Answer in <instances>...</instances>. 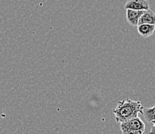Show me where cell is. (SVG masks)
<instances>
[{
	"label": "cell",
	"mask_w": 155,
	"mask_h": 134,
	"mask_svg": "<svg viewBox=\"0 0 155 134\" xmlns=\"http://www.w3.org/2000/svg\"><path fill=\"white\" fill-rule=\"evenodd\" d=\"M144 107L140 101H134L130 99L118 102L116 108L113 110L117 123L126 122L138 117V113L143 115Z\"/></svg>",
	"instance_id": "1"
},
{
	"label": "cell",
	"mask_w": 155,
	"mask_h": 134,
	"mask_svg": "<svg viewBox=\"0 0 155 134\" xmlns=\"http://www.w3.org/2000/svg\"><path fill=\"white\" fill-rule=\"evenodd\" d=\"M120 128L123 134H143L145 131L144 123L140 117L121 123Z\"/></svg>",
	"instance_id": "2"
},
{
	"label": "cell",
	"mask_w": 155,
	"mask_h": 134,
	"mask_svg": "<svg viewBox=\"0 0 155 134\" xmlns=\"http://www.w3.org/2000/svg\"><path fill=\"white\" fill-rule=\"evenodd\" d=\"M125 9L137 11H146L150 9L147 0H128L125 4Z\"/></svg>",
	"instance_id": "3"
},
{
	"label": "cell",
	"mask_w": 155,
	"mask_h": 134,
	"mask_svg": "<svg viewBox=\"0 0 155 134\" xmlns=\"http://www.w3.org/2000/svg\"><path fill=\"white\" fill-rule=\"evenodd\" d=\"M145 11L132 10V9H126V19L128 23L130 26H137L140 17L142 16Z\"/></svg>",
	"instance_id": "4"
},
{
	"label": "cell",
	"mask_w": 155,
	"mask_h": 134,
	"mask_svg": "<svg viewBox=\"0 0 155 134\" xmlns=\"http://www.w3.org/2000/svg\"><path fill=\"white\" fill-rule=\"evenodd\" d=\"M155 31V26L149 25V24H143L137 26L138 33L143 38L150 37L153 34Z\"/></svg>",
	"instance_id": "5"
},
{
	"label": "cell",
	"mask_w": 155,
	"mask_h": 134,
	"mask_svg": "<svg viewBox=\"0 0 155 134\" xmlns=\"http://www.w3.org/2000/svg\"><path fill=\"white\" fill-rule=\"evenodd\" d=\"M143 24H149V25H153L155 26V13L150 9L146 10L144 13L142 15L139 20V25H143Z\"/></svg>",
	"instance_id": "6"
},
{
	"label": "cell",
	"mask_w": 155,
	"mask_h": 134,
	"mask_svg": "<svg viewBox=\"0 0 155 134\" xmlns=\"http://www.w3.org/2000/svg\"><path fill=\"white\" fill-rule=\"evenodd\" d=\"M143 116L144 117V119L149 123H151L153 121H155V106L147 109L144 108Z\"/></svg>",
	"instance_id": "7"
},
{
	"label": "cell",
	"mask_w": 155,
	"mask_h": 134,
	"mask_svg": "<svg viewBox=\"0 0 155 134\" xmlns=\"http://www.w3.org/2000/svg\"><path fill=\"white\" fill-rule=\"evenodd\" d=\"M151 129H150V131L149 133L150 134H155V121H153V123H151Z\"/></svg>",
	"instance_id": "8"
}]
</instances>
